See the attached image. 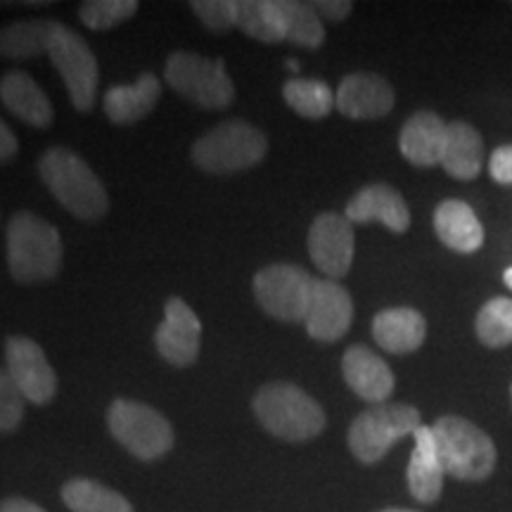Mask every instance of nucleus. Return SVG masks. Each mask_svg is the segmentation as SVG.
<instances>
[{
	"mask_svg": "<svg viewBox=\"0 0 512 512\" xmlns=\"http://www.w3.org/2000/svg\"><path fill=\"white\" fill-rule=\"evenodd\" d=\"M138 12V0H86L79 5V19L93 31L114 29Z\"/></svg>",
	"mask_w": 512,
	"mask_h": 512,
	"instance_id": "31",
	"label": "nucleus"
},
{
	"mask_svg": "<svg viewBox=\"0 0 512 512\" xmlns=\"http://www.w3.org/2000/svg\"><path fill=\"white\" fill-rule=\"evenodd\" d=\"M316 278L294 264H271L254 275V297L271 318L304 323Z\"/></svg>",
	"mask_w": 512,
	"mask_h": 512,
	"instance_id": "10",
	"label": "nucleus"
},
{
	"mask_svg": "<svg viewBox=\"0 0 512 512\" xmlns=\"http://www.w3.org/2000/svg\"><path fill=\"white\" fill-rule=\"evenodd\" d=\"M162 98V81L157 74L143 72L136 83H119L105 93V114L112 124L133 126L157 107Z\"/></svg>",
	"mask_w": 512,
	"mask_h": 512,
	"instance_id": "20",
	"label": "nucleus"
},
{
	"mask_svg": "<svg viewBox=\"0 0 512 512\" xmlns=\"http://www.w3.org/2000/svg\"><path fill=\"white\" fill-rule=\"evenodd\" d=\"M202 323L197 313L181 297H171L166 302L164 320L155 332L159 356L174 368H188L200 356Z\"/></svg>",
	"mask_w": 512,
	"mask_h": 512,
	"instance_id": "13",
	"label": "nucleus"
},
{
	"mask_svg": "<svg viewBox=\"0 0 512 512\" xmlns=\"http://www.w3.org/2000/svg\"><path fill=\"white\" fill-rule=\"evenodd\" d=\"M415 446L408 460V491L418 503H437L444 489L446 470L441 465L437 441H434L432 427L422 425L413 434Z\"/></svg>",
	"mask_w": 512,
	"mask_h": 512,
	"instance_id": "19",
	"label": "nucleus"
},
{
	"mask_svg": "<svg viewBox=\"0 0 512 512\" xmlns=\"http://www.w3.org/2000/svg\"><path fill=\"white\" fill-rule=\"evenodd\" d=\"M0 512H46V510H43L38 503L29 501V498L12 496V498H5V501H0Z\"/></svg>",
	"mask_w": 512,
	"mask_h": 512,
	"instance_id": "37",
	"label": "nucleus"
},
{
	"mask_svg": "<svg viewBox=\"0 0 512 512\" xmlns=\"http://www.w3.org/2000/svg\"><path fill=\"white\" fill-rule=\"evenodd\" d=\"M24 413H27V399L12 382L8 370L0 368V434L17 432Z\"/></svg>",
	"mask_w": 512,
	"mask_h": 512,
	"instance_id": "33",
	"label": "nucleus"
},
{
	"mask_svg": "<svg viewBox=\"0 0 512 512\" xmlns=\"http://www.w3.org/2000/svg\"><path fill=\"white\" fill-rule=\"evenodd\" d=\"M238 29L249 38L264 43L285 41L283 22H280L278 0H240Z\"/></svg>",
	"mask_w": 512,
	"mask_h": 512,
	"instance_id": "29",
	"label": "nucleus"
},
{
	"mask_svg": "<svg viewBox=\"0 0 512 512\" xmlns=\"http://www.w3.org/2000/svg\"><path fill=\"white\" fill-rule=\"evenodd\" d=\"M55 24L53 19H19V22L0 24V57L34 60L46 55Z\"/></svg>",
	"mask_w": 512,
	"mask_h": 512,
	"instance_id": "25",
	"label": "nucleus"
},
{
	"mask_svg": "<svg viewBox=\"0 0 512 512\" xmlns=\"http://www.w3.org/2000/svg\"><path fill=\"white\" fill-rule=\"evenodd\" d=\"M19 152V140L12 128L5 124V119L0 117V164H8L12 157H17Z\"/></svg>",
	"mask_w": 512,
	"mask_h": 512,
	"instance_id": "36",
	"label": "nucleus"
},
{
	"mask_svg": "<svg viewBox=\"0 0 512 512\" xmlns=\"http://www.w3.org/2000/svg\"><path fill=\"white\" fill-rule=\"evenodd\" d=\"M434 230L448 249L472 254L484 245V228L470 204L463 200H444L434 211Z\"/></svg>",
	"mask_w": 512,
	"mask_h": 512,
	"instance_id": "23",
	"label": "nucleus"
},
{
	"mask_svg": "<svg viewBox=\"0 0 512 512\" xmlns=\"http://www.w3.org/2000/svg\"><path fill=\"white\" fill-rule=\"evenodd\" d=\"M344 216L351 223H382L392 233H406L411 228V211L399 190L387 183H373L358 190L347 204Z\"/></svg>",
	"mask_w": 512,
	"mask_h": 512,
	"instance_id": "16",
	"label": "nucleus"
},
{
	"mask_svg": "<svg viewBox=\"0 0 512 512\" xmlns=\"http://www.w3.org/2000/svg\"><path fill=\"white\" fill-rule=\"evenodd\" d=\"M107 427L112 437L138 460H157L174 448V427L147 403L117 399L107 408Z\"/></svg>",
	"mask_w": 512,
	"mask_h": 512,
	"instance_id": "7",
	"label": "nucleus"
},
{
	"mask_svg": "<svg viewBox=\"0 0 512 512\" xmlns=\"http://www.w3.org/2000/svg\"><path fill=\"white\" fill-rule=\"evenodd\" d=\"M190 8L214 34H228L238 29V0H195Z\"/></svg>",
	"mask_w": 512,
	"mask_h": 512,
	"instance_id": "32",
	"label": "nucleus"
},
{
	"mask_svg": "<svg viewBox=\"0 0 512 512\" xmlns=\"http://www.w3.org/2000/svg\"><path fill=\"white\" fill-rule=\"evenodd\" d=\"M351 323H354V302L347 287L330 278L316 280L304 320L309 337L318 342H337L347 335Z\"/></svg>",
	"mask_w": 512,
	"mask_h": 512,
	"instance_id": "14",
	"label": "nucleus"
},
{
	"mask_svg": "<svg viewBox=\"0 0 512 512\" xmlns=\"http://www.w3.org/2000/svg\"><path fill=\"white\" fill-rule=\"evenodd\" d=\"M380 512H418V510H406V508H387V510H380Z\"/></svg>",
	"mask_w": 512,
	"mask_h": 512,
	"instance_id": "40",
	"label": "nucleus"
},
{
	"mask_svg": "<svg viewBox=\"0 0 512 512\" xmlns=\"http://www.w3.org/2000/svg\"><path fill=\"white\" fill-rule=\"evenodd\" d=\"M283 98L292 112L306 119H323L335 110V93L318 79H290L283 86Z\"/></svg>",
	"mask_w": 512,
	"mask_h": 512,
	"instance_id": "28",
	"label": "nucleus"
},
{
	"mask_svg": "<svg viewBox=\"0 0 512 512\" xmlns=\"http://www.w3.org/2000/svg\"><path fill=\"white\" fill-rule=\"evenodd\" d=\"M373 337L377 347L389 354H413L422 347L427 337V320L420 311L384 309L373 318Z\"/></svg>",
	"mask_w": 512,
	"mask_h": 512,
	"instance_id": "22",
	"label": "nucleus"
},
{
	"mask_svg": "<svg viewBox=\"0 0 512 512\" xmlns=\"http://www.w3.org/2000/svg\"><path fill=\"white\" fill-rule=\"evenodd\" d=\"M38 176L69 214L81 221H100L110 211L105 185L76 152L48 147L38 157Z\"/></svg>",
	"mask_w": 512,
	"mask_h": 512,
	"instance_id": "2",
	"label": "nucleus"
},
{
	"mask_svg": "<svg viewBox=\"0 0 512 512\" xmlns=\"http://www.w3.org/2000/svg\"><path fill=\"white\" fill-rule=\"evenodd\" d=\"M394 88L384 76L373 72H356L339 83L335 107L344 117L356 121L382 119L394 110Z\"/></svg>",
	"mask_w": 512,
	"mask_h": 512,
	"instance_id": "15",
	"label": "nucleus"
},
{
	"mask_svg": "<svg viewBox=\"0 0 512 512\" xmlns=\"http://www.w3.org/2000/svg\"><path fill=\"white\" fill-rule=\"evenodd\" d=\"M477 337L484 347L503 349L512 344V299L496 297L477 313Z\"/></svg>",
	"mask_w": 512,
	"mask_h": 512,
	"instance_id": "30",
	"label": "nucleus"
},
{
	"mask_svg": "<svg viewBox=\"0 0 512 512\" xmlns=\"http://www.w3.org/2000/svg\"><path fill=\"white\" fill-rule=\"evenodd\" d=\"M60 494L72 512H133V505L119 491L95 479H69Z\"/></svg>",
	"mask_w": 512,
	"mask_h": 512,
	"instance_id": "26",
	"label": "nucleus"
},
{
	"mask_svg": "<svg viewBox=\"0 0 512 512\" xmlns=\"http://www.w3.org/2000/svg\"><path fill=\"white\" fill-rule=\"evenodd\" d=\"M0 102L27 126L50 128L55 121V110L48 95L43 93L34 76L22 69H10L0 76Z\"/></svg>",
	"mask_w": 512,
	"mask_h": 512,
	"instance_id": "18",
	"label": "nucleus"
},
{
	"mask_svg": "<svg viewBox=\"0 0 512 512\" xmlns=\"http://www.w3.org/2000/svg\"><path fill=\"white\" fill-rule=\"evenodd\" d=\"M280 22H283L285 41L297 46L316 50L323 46L325 29L318 12L311 3H297V0H278Z\"/></svg>",
	"mask_w": 512,
	"mask_h": 512,
	"instance_id": "27",
	"label": "nucleus"
},
{
	"mask_svg": "<svg viewBox=\"0 0 512 512\" xmlns=\"http://www.w3.org/2000/svg\"><path fill=\"white\" fill-rule=\"evenodd\" d=\"M5 370L27 403L46 406L57 394V375L46 351L31 337H5Z\"/></svg>",
	"mask_w": 512,
	"mask_h": 512,
	"instance_id": "11",
	"label": "nucleus"
},
{
	"mask_svg": "<svg viewBox=\"0 0 512 512\" xmlns=\"http://www.w3.org/2000/svg\"><path fill=\"white\" fill-rule=\"evenodd\" d=\"M268 140L264 131L242 119H228L192 145V162L207 174L226 176L264 162Z\"/></svg>",
	"mask_w": 512,
	"mask_h": 512,
	"instance_id": "4",
	"label": "nucleus"
},
{
	"mask_svg": "<svg viewBox=\"0 0 512 512\" xmlns=\"http://www.w3.org/2000/svg\"><path fill=\"white\" fill-rule=\"evenodd\" d=\"M503 283H505V285H508V287H510V290H512V266L508 268V271H505V273H503Z\"/></svg>",
	"mask_w": 512,
	"mask_h": 512,
	"instance_id": "38",
	"label": "nucleus"
},
{
	"mask_svg": "<svg viewBox=\"0 0 512 512\" xmlns=\"http://www.w3.org/2000/svg\"><path fill=\"white\" fill-rule=\"evenodd\" d=\"M62 235L53 223L31 211H17L5 228V261L19 285H41L62 271Z\"/></svg>",
	"mask_w": 512,
	"mask_h": 512,
	"instance_id": "1",
	"label": "nucleus"
},
{
	"mask_svg": "<svg viewBox=\"0 0 512 512\" xmlns=\"http://www.w3.org/2000/svg\"><path fill=\"white\" fill-rule=\"evenodd\" d=\"M484 164V140L475 126L465 121L448 124L446 145L441 152V166L448 176L458 181H472L479 176Z\"/></svg>",
	"mask_w": 512,
	"mask_h": 512,
	"instance_id": "24",
	"label": "nucleus"
},
{
	"mask_svg": "<svg viewBox=\"0 0 512 512\" xmlns=\"http://www.w3.org/2000/svg\"><path fill=\"white\" fill-rule=\"evenodd\" d=\"M441 465L460 482H482L496 467V446L475 422L444 415L432 425Z\"/></svg>",
	"mask_w": 512,
	"mask_h": 512,
	"instance_id": "5",
	"label": "nucleus"
},
{
	"mask_svg": "<svg viewBox=\"0 0 512 512\" xmlns=\"http://www.w3.org/2000/svg\"><path fill=\"white\" fill-rule=\"evenodd\" d=\"M356 238L354 223L342 214H320L309 228V254L320 273L330 275V280L342 278L354 264Z\"/></svg>",
	"mask_w": 512,
	"mask_h": 512,
	"instance_id": "12",
	"label": "nucleus"
},
{
	"mask_svg": "<svg viewBox=\"0 0 512 512\" xmlns=\"http://www.w3.org/2000/svg\"><path fill=\"white\" fill-rule=\"evenodd\" d=\"M164 81L171 91L195 102L202 110H226L235 100V83L230 79L226 62L188 50L169 55Z\"/></svg>",
	"mask_w": 512,
	"mask_h": 512,
	"instance_id": "6",
	"label": "nucleus"
},
{
	"mask_svg": "<svg viewBox=\"0 0 512 512\" xmlns=\"http://www.w3.org/2000/svg\"><path fill=\"white\" fill-rule=\"evenodd\" d=\"M287 69H290V72H299V62L297 60H287Z\"/></svg>",
	"mask_w": 512,
	"mask_h": 512,
	"instance_id": "39",
	"label": "nucleus"
},
{
	"mask_svg": "<svg viewBox=\"0 0 512 512\" xmlns=\"http://www.w3.org/2000/svg\"><path fill=\"white\" fill-rule=\"evenodd\" d=\"M422 427L420 411L408 403H380L368 408L349 427V448L363 465H375L396 441Z\"/></svg>",
	"mask_w": 512,
	"mask_h": 512,
	"instance_id": "8",
	"label": "nucleus"
},
{
	"mask_svg": "<svg viewBox=\"0 0 512 512\" xmlns=\"http://www.w3.org/2000/svg\"><path fill=\"white\" fill-rule=\"evenodd\" d=\"M448 124L434 112H415L401 128L399 147L401 155L413 166H437L441 164V152L446 145Z\"/></svg>",
	"mask_w": 512,
	"mask_h": 512,
	"instance_id": "21",
	"label": "nucleus"
},
{
	"mask_svg": "<svg viewBox=\"0 0 512 512\" xmlns=\"http://www.w3.org/2000/svg\"><path fill=\"white\" fill-rule=\"evenodd\" d=\"M342 375L351 392L361 396L363 401L373 403V406L387 403L396 384L392 368L375 351L361 347V344L347 349V354L342 358Z\"/></svg>",
	"mask_w": 512,
	"mask_h": 512,
	"instance_id": "17",
	"label": "nucleus"
},
{
	"mask_svg": "<svg viewBox=\"0 0 512 512\" xmlns=\"http://www.w3.org/2000/svg\"><path fill=\"white\" fill-rule=\"evenodd\" d=\"M252 408L266 432L290 444L316 439L328 425L323 406L290 382L264 384L254 394Z\"/></svg>",
	"mask_w": 512,
	"mask_h": 512,
	"instance_id": "3",
	"label": "nucleus"
},
{
	"mask_svg": "<svg viewBox=\"0 0 512 512\" xmlns=\"http://www.w3.org/2000/svg\"><path fill=\"white\" fill-rule=\"evenodd\" d=\"M489 174L496 183L510 185L512 183V145L496 147L489 162Z\"/></svg>",
	"mask_w": 512,
	"mask_h": 512,
	"instance_id": "34",
	"label": "nucleus"
},
{
	"mask_svg": "<svg viewBox=\"0 0 512 512\" xmlns=\"http://www.w3.org/2000/svg\"><path fill=\"white\" fill-rule=\"evenodd\" d=\"M48 55L60 72L64 86H67L72 105L79 112H91L95 98H98L100 69L86 38L79 31L57 22L53 38H50Z\"/></svg>",
	"mask_w": 512,
	"mask_h": 512,
	"instance_id": "9",
	"label": "nucleus"
},
{
	"mask_svg": "<svg viewBox=\"0 0 512 512\" xmlns=\"http://www.w3.org/2000/svg\"><path fill=\"white\" fill-rule=\"evenodd\" d=\"M313 10L318 12V17L330 19V22H342L351 15L354 5L349 0H318V3H311Z\"/></svg>",
	"mask_w": 512,
	"mask_h": 512,
	"instance_id": "35",
	"label": "nucleus"
}]
</instances>
